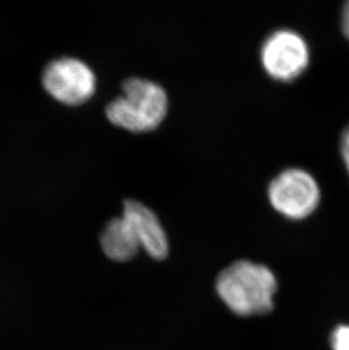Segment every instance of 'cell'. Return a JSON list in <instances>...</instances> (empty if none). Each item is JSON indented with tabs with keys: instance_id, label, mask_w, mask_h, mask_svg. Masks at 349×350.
<instances>
[{
	"instance_id": "cell-1",
	"label": "cell",
	"mask_w": 349,
	"mask_h": 350,
	"mask_svg": "<svg viewBox=\"0 0 349 350\" xmlns=\"http://www.w3.org/2000/svg\"><path fill=\"white\" fill-rule=\"evenodd\" d=\"M277 289V278L267 265L247 260L231 263L216 280L218 296L238 317H257L272 311Z\"/></svg>"
},
{
	"instance_id": "cell-2",
	"label": "cell",
	"mask_w": 349,
	"mask_h": 350,
	"mask_svg": "<svg viewBox=\"0 0 349 350\" xmlns=\"http://www.w3.org/2000/svg\"><path fill=\"white\" fill-rule=\"evenodd\" d=\"M168 111L165 89L150 79H126L122 94L105 108V116L112 125L132 133L151 132L157 129Z\"/></svg>"
},
{
	"instance_id": "cell-3",
	"label": "cell",
	"mask_w": 349,
	"mask_h": 350,
	"mask_svg": "<svg viewBox=\"0 0 349 350\" xmlns=\"http://www.w3.org/2000/svg\"><path fill=\"white\" fill-rule=\"evenodd\" d=\"M268 198L271 206L285 218L303 220L319 208L321 189L311 172L288 168L271 180Z\"/></svg>"
},
{
	"instance_id": "cell-4",
	"label": "cell",
	"mask_w": 349,
	"mask_h": 350,
	"mask_svg": "<svg viewBox=\"0 0 349 350\" xmlns=\"http://www.w3.org/2000/svg\"><path fill=\"white\" fill-rule=\"evenodd\" d=\"M260 58L264 72L271 79L278 82H294L310 66V46L296 31L280 29L264 40Z\"/></svg>"
},
{
	"instance_id": "cell-5",
	"label": "cell",
	"mask_w": 349,
	"mask_h": 350,
	"mask_svg": "<svg viewBox=\"0 0 349 350\" xmlns=\"http://www.w3.org/2000/svg\"><path fill=\"white\" fill-rule=\"evenodd\" d=\"M42 85L51 98L65 106H81L96 92V74L82 60L62 57L47 65Z\"/></svg>"
},
{
	"instance_id": "cell-6",
	"label": "cell",
	"mask_w": 349,
	"mask_h": 350,
	"mask_svg": "<svg viewBox=\"0 0 349 350\" xmlns=\"http://www.w3.org/2000/svg\"><path fill=\"white\" fill-rule=\"evenodd\" d=\"M122 217L129 221L146 254L155 260H164L168 256V236L151 208L136 200H127L124 203Z\"/></svg>"
},
{
	"instance_id": "cell-7",
	"label": "cell",
	"mask_w": 349,
	"mask_h": 350,
	"mask_svg": "<svg viewBox=\"0 0 349 350\" xmlns=\"http://www.w3.org/2000/svg\"><path fill=\"white\" fill-rule=\"evenodd\" d=\"M100 244L107 258L116 262H127L139 253V241L124 217L110 220L100 236Z\"/></svg>"
},
{
	"instance_id": "cell-8",
	"label": "cell",
	"mask_w": 349,
	"mask_h": 350,
	"mask_svg": "<svg viewBox=\"0 0 349 350\" xmlns=\"http://www.w3.org/2000/svg\"><path fill=\"white\" fill-rule=\"evenodd\" d=\"M333 350H349V325L337 327L330 338Z\"/></svg>"
},
{
	"instance_id": "cell-9",
	"label": "cell",
	"mask_w": 349,
	"mask_h": 350,
	"mask_svg": "<svg viewBox=\"0 0 349 350\" xmlns=\"http://www.w3.org/2000/svg\"><path fill=\"white\" fill-rule=\"evenodd\" d=\"M339 150L343 162H349V124L340 135Z\"/></svg>"
},
{
	"instance_id": "cell-10",
	"label": "cell",
	"mask_w": 349,
	"mask_h": 350,
	"mask_svg": "<svg viewBox=\"0 0 349 350\" xmlns=\"http://www.w3.org/2000/svg\"><path fill=\"white\" fill-rule=\"evenodd\" d=\"M340 29L344 37L349 40V0H344L341 15H340Z\"/></svg>"
}]
</instances>
